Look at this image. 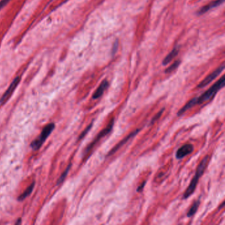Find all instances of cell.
<instances>
[{"label":"cell","instance_id":"6da1fadb","mask_svg":"<svg viewBox=\"0 0 225 225\" xmlns=\"http://www.w3.org/2000/svg\"><path fill=\"white\" fill-rule=\"evenodd\" d=\"M209 158H210V157L209 155H207L206 157L203 158L201 162L198 165L196 174H195V176L191 179V181L189 186L188 187V188L186 189V190L184 193V197H183L184 199L188 198L193 194H194V192L196 190V186L197 185L199 178H200V177L203 174L205 170L206 169V167L209 162Z\"/></svg>","mask_w":225,"mask_h":225},{"label":"cell","instance_id":"7a4b0ae2","mask_svg":"<svg viewBox=\"0 0 225 225\" xmlns=\"http://www.w3.org/2000/svg\"><path fill=\"white\" fill-rule=\"evenodd\" d=\"M224 83H225L224 76H222L219 80H218L213 85H212L208 90L204 92L201 96L194 98L196 105L203 104V102H207L209 100L211 99L214 97L217 93L222 88L224 87Z\"/></svg>","mask_w":225,"mask_h":225},{"label":"cell","instance_id":"3957f363","mask_svg":"<svg viewBox=\"0 0 225 225\" xmlns=\"http://www.w3.org/2000/svg\"><path fill=\"white\" fill-rule=\"evenodd\" d=\"M55 128V124L54 123H51L45 126L40 135V136L34 140L30 144V147L34 151H37L42 147V144L45 142V141L48 137L50 133L53 131Z\"/></svg>","mask_w":225,"mask_h":225},{"label":"cell","instance_id":"277c9868","mask_svg":"<svg viewBox=\"0 0 225 225\" xmlns=\"http://www.w3.org/2000/svg\"><path fill=\"white\" fill-rule=\"evenodd\" d=\"M114 119H112L110 123H109L108 124V126L104 128V129L102 130L99 132V133L97 135V136L95 137V138L93 140L92 142L90 143L88 145H87V148L85 150V154L88 153L90 151H91L93 149V147H94V145L96 143H97L102 138H103L104 137L107 136V135L112 131L113 126H114Z\"/></svg>","mask_w":225,"mask_h":225},{"label":"cell","instance_id":"5b68a950","mask_svg":"<svg viewBox=\"0 0 225 225\" xmlns=\"http://www.w3.org/2000/svg\"><path fill=\"white\" fill-rule=\"evenodd\" d=\"M224 69V66L222 64V66L218 67L217 69H215L213 72H212L211 74H209L207 77H206L199 84L197 85V87L199 88H203L204 87H206L210 83H211L213 80H215L217 77L219 75Z\"/></svg>","mask_w":225,"mask_h":225},{"label":"cell","instance_id":"8992f818","mask_svg":"<svg viewBox=\"0 0 225 225\" xmlns=\"http://www.w3.org/2000/svg\"><path fill=\"white\" fill-rule=\"evenodd\" d=\"M20 80H21L20 77H17V78H15V79L13 81V82L11 83V85L7 89V91L5 92V93L3 94V96L1 98H0V104H4L5 102L9 99V97L11 96L13 93L14 92L15 88L19 84Z\"/></svg>","mask_w":225,"mask_h":225},{"label":"cell","instance_id":"52a82bcc","mask_svg":"<svg viewBox=\"0 0 225 225\" xmlns=\"http://www.w3.org/2000/svg\"><path fill=\"white\" fill-rule=\"evenodd\" d=\"M139 131H140V129H137L136 130L133 131V132H131V133H130L129 135H128L127 136H126L124 139H123L121 141H120L116 145L114 146L112 148V149L110 150V151H109V153H108V155H107L106 157H109V156H111V155H114V154L115 152H117L120 149V148H121L124 145H125L128 141H129L130 139H131V138H133V137L136 136V135L139 132Z\"/></svg>","mask_w":225,"mask_h":225},{"label":"cell","instance_id":"ba28073f","mask_svg":"<svg viewBox=\"0 0 225 225\" xmlns=\"http://www.w3.org/2000/svg\"><path fill=\"white\" fill-rule=\"evenodd\" d=\"M194 150V146L191 144H185L178 149L176 153L177 159H182L185 156L190 155Z\"/></svg>","mask_w":225,"mask_h":225},{"label":"cell","instance_id":"9c48e42d","mask_svg":"<svg viewBox=\"0 0 225 225\" xmlns=\"http://www.w3.org/2000/svg\"><path fill=\"white\" fill-rule=\"evenodd\" d=\"M108 85H109V83L107 80H104L103 81H102L100 84V85L99 86V87L97 88V89H96L95 92L94 93V94L93 95V99H99L100 96H102V94H103L104 91L107 89V88L108 87Z\"/></svg>","mask_w":225,"mask_h":225},{"label":"cell","instance_id":"30bf717a","mask_svg":"<svg viewBox=\"0 0 225 225\" xmlns=\"http://www.w3.org/2000/svg\"><path fill=\"white\" fill-rule=\"evenodd\" d=\"M224 0H215V1L209 3V4L205 5L200 10L198 11V15H203L205 13H207L209 10L213 9L215 8H217V6L221 5Z\"/></svg>","mask_w":225,"mask_h":225},{"label":"cell","instance_id":"8fae6325","mask_svg":"<svg viewBox=\"0 0 225 225\" xmlns=\"http://www.w3.org/2000/svg\"><path fill=\"white\" fill-rule=\"evenodd\" d=\"M178 52H179V48H174L171 51V52L165 57V58L163 61V65L166 66V65H167V64H169L178 54Z\"/></svg>","mask_w":225,"mask_h":225},{"label":"cell","instance_id":"7c38bea8","mask_svg":"<svg viewBox=\"0 0 225 225\" xmlns=\"http://www.w3.org/2000/svg\"><path fill=\"white\" fill-rule=\"evenodd\" d=\"M35 183L33 182L30 186H29V187L26 190H25V191L23 193V194L18 197V200L19 201H23V200H24L25 198L27 197L28 196H29L30 195L31 193H32V191H33V189L35 188Z\"/></svg>","mask_w":225,"mask_h":225},{"label":"cell","instance_id":"4fadbf2b","mask_svg":"<svg viewBox=\"0 0 225 225\" xmlns=\"http://www.w3.org/2000/svg\"><path fill=\"white\" fill-rule=\"evenodd\" d=\"M199 204H200V200H199V199H197V200H196L194 202V203H193V205H191V208L190 209L189 211L187 213V216L188 217H191L196 214V213L198 209V207L199 206Z\"/></svg>","mask_w":225,"mask_h":225},{"label":"cell","instance_id":"5bb4252c","mask_svg":"<svg viewBox=\"0 0 225 225\" xmlns=\"http://www.w3.org/2000/svg\"><path fill=\"white\" fill-rule=\"evenodd\" d=\"M179 63H180V61L179 60H176V62H174L171 66H170V67H169L165 70V73H169L172 72L173 71H174L176 68H178V67L179 66Z\"/></svg>","mask_w":225,"mask_h":225},{"label":"cell","instance_id":"9a60e30c","mask_svg":"<svg viewBox=\"0 0 225 225\" xmlns=\"http://www.w3.org/2000/svg\"><path fill=\"white\" fill-rule=\"evenodd\" d=\"M71 166H72V164H70L69 165H68V166L67 167V169L65 170V171H64V172H63V174L61 175L60 178L58 179V180H57V185H59V184H62V183L63 182V180H64V179H65L67 175V174H68V172H69V169H70V168H71Z\"/></svg>","mask_w":225,"mask_h":225},{"label":"cell","instance_id":"2e32d148","mask_svg":"<svg viewBox=\"0 0 225 225\" xmlns=\"http://www.w3.org/2000/svg\"><path fill=\"white\" fill-rule=\"evenodd\" d=\"M164 108H162L161 110H160L155 115V116H154V117L153 118V119H152L151 121V124H153L156 121H157V120L160 118V116H161L163 113L164 112Z\"/></svg>","mask_w":225,"mask_h":225},{"label":"cell","instance_id":"e0dca14e","mask_svg":"<svg viewBox=\"0 0 225 225\" xmlns=\"http://www.w3.org/2000/svg\"><path fill=\"white\" fill-rule=\"evenodd\" d=\"M92 126H93V122H92V123H91V124H89V125L86 127V129L81 133V134L80 135V136H79V140L83 139V137H84L86 136V135L87 134V133L89 131V130L91 129Z\"/></svg>","mask_w":225,"mask_h":225},{"label":"cell","instance_id":"ac0fdd59","mask_svg":"<svg viewBox=\"0 0 225 225\" xmlns=\"http://www.w3.org/2000/svg\"><path fill=\"white\" fill-rule=\"evenodd\" d=\"M11 0H2L0 1V9H2L5 5H7Z\"/></svg>","mask_w":225,"mask_h":225},{"label":"cell","instance_id":"d6986e66","mask_svg":"<svg viewBox=\"0 0 225 225\" xmlns=\"http://www.w3.org/2000/svg\"><path fill=\"white\" fill-rule=\"evenodd\" d=\"M118 42H115L114 44V46H113V48H112V54H115V52H116V50H118Z\"/></svg>","mask_w":225,"mask_h":225},{"label":"cell","instance_id":"ffe728a7","mask_svg":"<svg viewBox=\"0 0 225 225\" xmlns=\"http://www.w3.org/2000/svg\"><path fill=\"white\" fill-rule=\"evenodd\" d=\"M145 183H146V182L144 181L142 184H141L139 186L137 190V192H140V191H141L143 190V188H144V186H145Z\"/></svg>","mask_w":225,"mask_h":225},{"label":"cell","instance_id":"44dd1931","mask_svg":"<svg viewBox=\"0 0 225 225\" xmlns=\"http://www.w3.org/2000/svg\"><path fill=\"white\" fill-rule=\"evenodd\" d=\"M21 220L20 219V218H19V219L18 220V221H17V222H15V224H21Z\"/></svg>","mask_w":225,"mask_h":225}]
</instances>
